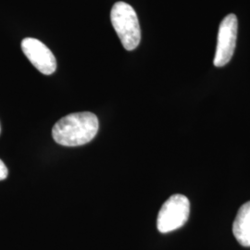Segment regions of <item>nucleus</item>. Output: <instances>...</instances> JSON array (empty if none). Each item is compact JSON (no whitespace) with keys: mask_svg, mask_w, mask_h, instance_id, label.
Segmentation results:
<instances>
[{"mask_svg":"<svg viewBox=\"0 0 250 250\" xmlns=\"http://www.w3.org/2000/svg\"><path fill=\"white\" fill-rule=\"evenodd\" d=\"M99 119L89 111L75 112L62 118L52 129L54 140L64 146L89 143L99 131Z\"/></svg>","mask_w":250,"mask_h":250,"instance_id":"obj_1","label":"nucleus"},{"mask_svg":"<svg viewBox=\"0 0 250 250\" xmlns=\"http://www.w3.org/2000/svg\"><path fill=\"white\" fill-rule=\"evenodd\" d=\"M110 21L125 49H135L141 40V30L134 8L125 2H117L110 11Z\"/></svg>","mask_w":250,"mask_h":250,"instance_id":"obj_2","label":"nucleus"},{"mask_svg":"<svg viewBox=\"0 0 250 250\" xmlns=\"http://www.w3.org/2000/svg\"><path fill=\"white\" fill-rule=\"evenodd\" d=\"M189 214V199L184 195L175 194L161 207L157 219L158 230L162 233L175 231L186 224Z\"/></svg>","mask_w":250,"mask_h":250,"instance_id":"obj_3","label":"nucleus"},{"mask_svg":"<svg viewBox=\"0 0 250 250\" xmlns=\"http://www.w3.org/2000/svg\"><path fill=\"white\" fill-rule=\"evenodd\" d=\"M237 28L238 21L234 14H229L222 21L213 61L216 67H224L231 61L236 45Z\"/></svg>","mask_w":250,"mask_h":250,"instance_id":"obj_4","label":"nucleus"},{"mask_svg":"<svg viewBox=\"0 0 250 250\" xmlns=\"http://www.w3.org/2000/svg\"><path fill=\"white\" fill-rule=\"evenodd\" d=\"M21 49L30 62L41 73L50 75L57 70V61L53 53L38 39L31 37L23 39Z\"/></svg>","mask_w":250,"mask_h":250,"instance_id":"obj_5","label":"nucleus"},{"mask_svg":"<svg viewBox=\"0 0 250 250\" xmlns=\"http://www.w3.org/2000/svg\"><path fill=\"white\" fill-rule=\"evenodd\" d=\"M232 233L243 247H250V201L242 205L232 224Z\"/></svg>","mask_w":250,"mask_h":250,"instance_id":"obj_6","label":"nucleus"},{"mask_svg":"<svg viewBox=\"0 0 250 250\" xmlns=\"http://www.w3.org/2000/svg\"><path fill=\"white\" fill-rule=\"evenodd\" d=\"M9 170L8 168L6 167V165L4 164V162L0 160V181L5 180L8 176Z\"/></svg>","mask_w":250,"mask_h":250,"instance_id":"obj_7","label":"nucleus"}]
</instances>
